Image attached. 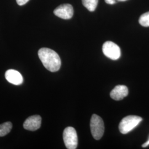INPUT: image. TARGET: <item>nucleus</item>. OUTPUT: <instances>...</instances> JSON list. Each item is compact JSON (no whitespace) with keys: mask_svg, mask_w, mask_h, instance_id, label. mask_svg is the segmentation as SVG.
Instances as JSON below:
<instances>
[{"mask_svg":"<svg viewBox=\"0 0 149 149\" xmlns=\"http://www.w3.org/2000/svg\"><path fill=\"white\" fill-rule=\"evenodd\" d=\"M90 128L93 138L97 140L101 139L104 132V122L101 118L96 114H93L91 119Z\"/></svg>","mask_w":149,"mask_h":149,"instance_id":"7ed1b4c3","label":"nucleus"},{"mask_svg":"<svg viewBox=\"0 0 149 149\" xmlns=\"http://www.w3.org/2000/svg\"><path fill=\"white\" fill-rule=\"evenodd\" d=\"M5 78L8 82L15 85H20L23 82L22 74L15 70H7L6 72Z\"/></svg>","mask_w":149,"mask_h":149,"instance_id":"6e6552de","label":"nucleus"},{"mask_svg":"<svg viewBox=\"0 0 149 149\" xmlns=\"http://www.w3.org/2000/svg\"><path fill=\"white\" fill-rule=\"evenodd\" d=\"M105 2H106L107 4L113 5V4H114V3H117V1L116 0H105Z\"/></svg>","mask_w":149,"mask_h":149,"instance_id":"4468645a","label":"nucleus"},{"mask_svg":"<svg viewBox=\"0 0 149 149\" xmlns=\"http://www.w3.org/2000/svg\"><path fill=\"white\" fill-rule=\"evenodd\" d=\"M29 0H16L17 4L19 6H23L26 4Z\"/></svg>","mask_w":149,"mask_h":149,"instance_id":"ddd939ff","label":"nucleus"},{"mask_svg":"<svg viewBox=\"0 0 149 149\" xmlns=\"http://www.w3.org/2000/svg\"><path fill=\"white\" fill-rule=\"evenodd\" d=\"M139 22L143 27H149V12H146L140 16Z\"/></svg>","mask_w":149,"mask_h":149,"instance_id":"f8f14e48","label":"nucleus"},{"mask_svg":"<svg viewBox=\"0 0 149 149\" xmlns=\"http://www.w3.org/2000/svg\"><path fill=\"white\" fill-rule=\"evenodd\" d=\"M12 124L10 122H7L0 125V136H4L11 132Z\"/></svg>","mask_w":149,"mask_h":149,"instance_id":"9d476101","label":"nucleus"},{"mask_svg":"<svg viewBox=\"0 0 149 149\" xmlns=\"http://www.w3.org/2000/svg\"><path fill=\"white\" fill-rule=\"evenodd\" d=\"M117 1H127V0H116Z\"/></svg>","mask_w":149,"mask_h":149,"instance_id":"dca6fc26","label":"nucleus"},{"mask_svg":"<svg viewBox=\"0 0 149 149\" xmlns=\"http://www.w3.org/2000/svg\"><path fill=\"white\" fill-rule=\"evenodd\" d=\"M129 91L126 86L117 85L111 92L110 96L116 101H120L128 96Z\"/></svg>","mask_w":149,"mask_h":149,"instance_id":"1a4fd4ad","label":"nucleus"},{"mask_svg":"<svg viewBox=\"0 0 149 149\" xmlns=\"http://www.w3.org/2000/svg\"><path fill=\"white\" fill-rule=\"evenodd\" d=\"M63 139L66 148L75 149L78 144V138L76 130L71 127L65 128L63 133Z\"/></svg>","mask_w":149,"mask_h":149,"instance_id":"20e7f679","label":"nucleus"},{"mask_svg":"<svg viewBox=\"0 0 149 149\" xmlns=\"http://www.w3.org/2000/svg\"><path fill=\"white\" fill-rule=\"evenodd\" d=\"M149 139H148V140L146 142V143H145L143 145H142V146L143 147V148H146V147H147L148 146H149Z\"/></svg>","mask_w":149,"mask_h":149,"instance_id":"2eb2a0df","label":"nucleus"},{"mask_svg":"<svg viewBox=\"0 0 149 149\" xmlns=\"http://www.w3.org/2000/svg\"><path fill=\"white\" fill-rule=\"evenodd\" d=\"M38 56L44 66L51 72H56L61 67V59L59 55L53 50L47 48L40 49Z\"/></svg>","mask_w":149,"mask_h":149,"instance_id":"f257e3e1","label":"nucleus"},{"mask_svg":"<svg viewBox=\"0 0 149 149\" xmlns=\"http://www.w3.org/2000/svg\"><path fill=\"white\" fill-rule=\"evenodd\" d=\"M102 51L107 58L113 60L119 59L121 56V52L119 47L111 41H107L103 44Z\"/></svg>","mask_w":149,"mask_h":149,"instance_id":"39448f33","label":"nucleus"},{"mask_svg":"<svg viewBox=\"0 0 149 149\" xmlns=\"http://www.w3.org/2000/svg\"><path fill=\"white\" fill-rule=\"evenodd\" d=\"M55 16L64 19H71L74 15V9L70 4H63L58 6L54 11Z\"/></svg>","mask_w":149,"mask_h":149,"instance_id":"423d86ee","label":"nucleus"},{"mask_svg":"<svg viewBox=\"0 0 149 149\" xmlns=\"http://www.w3.org/2000/svg\"><path fill=\"white\" fill-rule=\"evenodd\" d=\"M143 120L142 118L137 116H128L124 118L119 125L121 133L126 134L133 130Z\"/></svg>","mask_w":149,"mask_h":149,"instance_id":"f03ea898","label":"nucleus"},{"mask_svg":"<svg viewBox=\"0 0 149 149\" xmlns=\"http://www.w3.org/2000/svg\"><path fill=\"white\" fill-rule=\"evenodd\" d=\"M83 5L90 12H93L96 10L98 5V0H82Z\"/></svg>","mask_w":149,"mask_h":149,"instance_id":"9b49d317","label":"nucleus"},{"mask_svg":"<svg viewBox=\"0 0 149 149\" xmlns=\"http://www.w3.org/2000/svg\"><path fill=\"white\" fill-rule=\"evenodd\" d=\"M42 118L40 116L35 115L28 118L23 124V127L28 130L35 131L41 126Z\"/></svg>","mask_w":149,"mask_h":149,"instance_id":"0eeeda50","label":"nucleus"}]
</instances>
